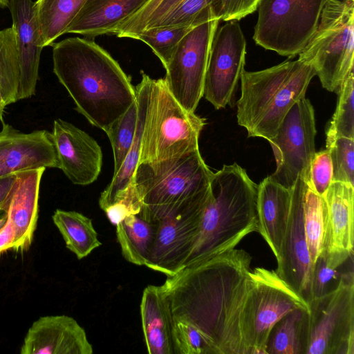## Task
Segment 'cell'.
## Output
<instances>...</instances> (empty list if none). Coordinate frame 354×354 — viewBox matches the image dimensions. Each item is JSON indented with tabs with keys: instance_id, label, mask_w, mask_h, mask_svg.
Here are the masks:
<instances>
[{
	"instance_id": "6da1fadb",
	"label": "cell",
	"mask_w": 354,
	"mask_h": 354,
	"mask_svg": "<svg viewBox=\"0 0 354 354\" xmlns=\"http://www.w3.org/2000/svg\"><path fill=\"white\" fill-rule=\"evenodd\" d=\"M251 260L234 248L187 265L160 286L173 324L197 330L209 354H242L239 319Z\"/></svg>"
},
{
	"instance_id": "7a4b0ae2",
	"label": "cell",
	"mask_w": 354,
	"mask_h": 354,
	"mask_svg": "<svg viewBox=\"0 0 354 354\" xmlns=\"http://www.w3.org/2000/svg\"><path fill=\"white\" fill-rule=\"evenodd\" d=\"M51 46L53 72L75 109L106 132L136 100L131 78L93 40L70 37Z\"/></svg>"
},
{
	"instance_id": "3957f363",
	"label": "cell",
	"mask_w": 354,
	"mask_h": 354,
	"mask_svg": "<svg viewBox=\"0 0 354 354\" xmlns=\"http://www.w3.org/2000/svg\"><path fill=\"white\" fill-rule=\"evenodd\" d=\"M211 195L203 212L195 245L185 265L234 249L259 230L258 185L236 163L213 173Z\"/></svg>"
},
{
	"instance_id": "277c9868",
	"label": "cell",
	"mask_w": 354,
	"mask_h": 354,
	"mask_svg": "<svg viewBox=\"0 0 354 354\" xmlns=\"http://www.w3.org/2000/svg\"><path fill=\"white\" fill-rule=\"evenodd\" d=\"M212 175L199 149L164 160L139 162L132 179L142 201L138 215L156 223L192 209L209 197Z\"/></svg>"
},
{
	"instance_id": "5b68a950",
	"label": "cell",
	"mask_w": 354,
	"mask_h": 354,
	"mask_svg": "<svg viewBox=\"0 0 354 354\" xmlns=\"http://www.w3.org/2000/svg\"><path fill=\"white\" fill-rule=\"evenodd\" d=\"M315 75L314 68L299 59L258 71L244 70L237 101L238 124L248 137L272 138L290 108L305 97Z\"/></svg>"
},
{
	"instance_id": "8992f818",
	"label": "cell",
	"mask_w": 354,
	"mask_h": 354,
	"mask_svg": "<svg viewBox=\"0 0 354 354\" xmlns=\"http://www.w3.org/2000/svg\"><path fill=\"white\" fill-rule=\"evenodd\" d=\"M205 125L204 118L178 102L164 78L151 79L139 162L164 160L199 149Z\"/></svg>"
},
{
	"instance_id": "52a82bcc",
	"label": "cell",
	"mask_w": 354,
	"mask_h": 354,
	"mask_svg": "<svg viewBox=\"0 0 354 354\" xmlns=\"http://www.w3.org/2000/svg\"><path fill=\"white\" fill-rule=\"evenodd\" d=\"M354 0H327L299 60L310 65L325 89L338 93L353 72Z\"/></svg>"
},
{
	"instance_id": "ba28073f",
	"label": "cell",
	"mask_w": 354,
	"mask_h": 354,
	"mask_svg": "<svg viewBox=\"0 0 354 354\" xmlns=\"http://www.w3.org/2000/svg\"><path fill=\"white\" fill-rule=\"evenodd\" d=\"M297 308L310 311L308 304L274 270H250L239 319L242 354H266L272 327Z\"/></svg>"
},
{
	"instance_id": "9c48e42d",
	"label": "cell",
	"mask_w": 354,
	"mask_h": 354,
	"mask_svg": "<svg viewBox=\"0 0 354 354\" xmlns=\"http://www.w3.org/2000/svg\"><path fill=\"white\" fill-rule=\"evenodd\" d=\"M327 0H262L253 39L266 50L290 58L314 33Z\"/></svg>"
},
{
	"instance_id": "30bf717a",
	"label": "cell",
	"mask_w": 354,
	"mask_h": 354,
	"mask_svg": "<svg viewBox=\"0 0 354 354\" xmlns=\"http://www.w3.org/2000/svg\"><path fill=\"white\" fill-rule=\"evenodd\" d=\"M306 354H354V275L348 270L338 285L309 303Z\"/></svg>"
},
{
	"instance_id": "8fae6325",
	"label": "cell",
	"mask_w": 354,
	"mask_h": 354,
	"mask_svg": "<svg viewBox=\"0 0 354 354\" xmlns=\"http://www.w3.org/2000/svg\"><path fill=\"white\" fill-rule=\"evenodd\" d=\"M316 133L313 106L304 97L290 108L276 135L268 140L277 165L270 178L288 189H291L299 177L308 183Z\"/></svg>"
},
{
	"instance_id": "7c38bea8",
	"label": "cell",
	"mask_w": 354,
	"mask_h": 354,
	"mask_svg": "<svg viewBox=\"0 0 354 354\" xmlns=\"http://www.w3.org/2000/svg\"><path fill=\"white\" fill-rule=\"evenodd\" d=\"M219 21L215 18L194 26L180 41L165 68L167 86L189 113L195 112L203 97L210 48Z\"/></svg>"
},
{
	"instance_id": "4fadbf2b",
	"label": "cell",
	"mask_w": 354,
	"mask_h": 354,
	"mask_svg": "<svg viewBox=\"0 0 354 354\" xmlns=\"http://www.w3.org/2000/svg\"><path fill=\"white\" fill-rule=\"evenodd\" d=\"M246 40L237 21L217 28L210 48L203 96L216 109L230 104L244 71Z\"/></svg>"
},
{
	"instance_id": "5bb4252c",
	"label": "cell",
	"mask_w": 354,
	"mask_h": 354,
	"mask_svg": "<svg viewBox=\"0 0 354 354\" xmlns=\"http://www.w3.org/2000/svg\"><path fill=\"white\" fill-rule=\"evenodd\" d=\"M308 183L301 177L291 188L289 220L279 257L277 274L309 305L313 299V266L308 250L304 221V199Z\"/></svg>"
},
{
	"instance_id": "9a60e30c",
	"label": "cell",
	"mask_w": 354,
	"mask_h": 354,
	"mask_svg": "<svg viewBox=\"0 0 354 354\" xmlns=\"http://www.w3.org/2000/svg\"><path fill=\"white\" fill-rule=\"evenodd\" d=\"M209 198L183 214L153 223L155 234L145 266L167 277L174 276L185 266Z\"/></svg>"
},
{
	"instance_id": "2e32d148",
	"label": "cell",
	"mask_w": 354,
	"mask_h": 354,
	"mask_svg": "<svg viewBox=\"0 0 354 354\" xmlns=\"http://www.w3.org/2000/svg\"><path fill=\"white\" fill-rule=\"evenodd\" d=\"M51 137L59 167L75 185H88L98 178L102 152L97 141L73 124L56 119Z\"/></svg>"
},
{
	"instance_id": "e0dca14e",
	"label": "cell",
	"mask_w": 354,
	"mask_h": 354,
	"mask_svg": "<svg viewBox=\"0 0 354 354\" xmlns=\"http://www.w3.org/2000/svg\"><path fill=\"white\" fill-rule=\"evenodd\" d=\"M47 167H59L51 133L46 130L21 133L3 120L0 131V177Z\"/></svg>"
},
{
	"instance_id": "ac0fdd59",
	"label": "cell",
	"mask_w": 354,
	"mask_h": 354,
	"mask_svg": "<svg viewBox=\"0 0 354 354\" xmlns=\"http://www.w3.org/2000/svg\"><path fill=\"white\" fill-rule=\"evenodd\" d=\"M86 331L67 315L40 317L28 328L21 354H92Z\"/></svg>"
},
{
	"instance_id": "d6986e66",
	"label": "cell",
	"mask_w": 354,
	"mask_h": 354,
	"mask_svg": "<svg viewBox=\"0 0 354 354\" xmlns=\"http://www.w3.org/2000/svg\"><path fill=\"white\" fill-rule=\"evenodd\" d=\"M8 8L12 19L19 62L17 100L35 94L39 78L41 45L35 2L10 0Z\"/></svg>"
},
{
	"instance_id": "ffe728a7",
	"label": "cell",
	"mask_w": 354,
	"mask_h": 354,
	"mask_svg": "<svg viewBox=\"0 0 354 354\" xmlns=\"http://www.w3.org/2000/svg\"><path fill=\"white\" fill-rule=\"evenodd\" d=\"M45 168L16 173L17 178L1 207L12 223L15 241L12 250H27L31 245L39 214L40 182Z\"/></svg>"
},
{
	"instance_id": "44dd1931",
	"label": "cell",
	"mask_w": 354,
	"mask_h": 354,
	"mask_svg": "<svg viewBox=\"0 0 354 354\" xmlns=\"http://www.w3.org/2000/svg\"><path fill=\"white\" fill-rule=\"evenodd\" d=\"M354 185L333 181L322 196L325 227L322 252L353 254Z\"/></svg>"
},
{
	"instance_id": "7402d4cb",
	"label": "cell",
	"mask_w": 354,
	"mask_h": 354,
	"mask_svg": "<svg viewBox=\"0 0 354 354\" xmlns=\"http://www.w3.org/2000/svg\"><path fill=\"white\" fill-rule=\"evenodd\" d=\"M292 192L270 176L258 185V232L274 253L279 257L286 234L291 207Z\"/></svg>"
},
{
	"instance_id": "603a6c76",
	"label": "cell",
	"mask_w": 354,
	"mask_h": 354,
	"mask_svg": "<svg viewBox=\"0 0 354 354\" xmlns=\"http://www.w3.org/2000/svg\"><path fill=\"white\" fill-rule=\"evenodd\" d=\"M148 0H87L66 30L93 38L113 35L124 21L140 10Z\"/></svg>"
},
{
	"instance_id": "cb8c5ba5",
	"label": "cell",
	"mask_w": 354,
	"mask_h": 354,
	"mask_svg": "<svg viewBox=\"0 0 354 354\" xmlns=\"http://www.w3.org/2000/svg\"><path fill=\"white\" fill-rule=\"evenodd\" d=\"M140 316L149 354H174L173 322L160 286L149 285L142 292Z\"/></svg>"
},
{
	"instance_id": "d4e9b609",
	"label": "cell",
	"mask_w": 354,
	"mask_h": 354,
	"mask_svg": "<svg viewBox=\"0 0 354 354\" xmlns=\"http://www.w3.org/2000/svg\"><path fill=\"white\" fill-rule=\"evenodd\" d=\"M151 79L142 71V80L135 87L138 105V121L132 145L118 172L101 193L99 205L104 210L132 183L133 176L139 162L142 136L148 104Z\"/></svg>"
},
{
	"instance_id": "484cf974",
	"label": "cell",
	"mask_w": 354,
	"mask_h": 354,
	"mask_svg": "<svg viewBox=\"0 0 354 354\" xmlns=\"http://www.w3.org/2000/svg\"><path fill=\"white\" fill-rule=\"evenodd\" d=\"M309 311L295 309L272 327L266 354H306L308 342Z\"/></svg>"
},
{
	"instance_id": "4316f807",
	"label": "cell",
	"mask_w": 354,
	"mask_h": 354,
	"mask_svg": "<svg viewBox=\"0 0 354 354\" xmlns=\"http://www.w3.org/2000/svg\"><path fill=\"white\" fill-rule=\"evenodd\" d=\"M52 219L62 234L66 247L78 259L87 257L102 245L92 220L84 214L57 209Z\"/></svg>"
},
{
	"instance_id": "83f0119b",
	"label": "cell",
	"mask_w": 354,
	"mask_h": 354,
	"mask_svg": "<svg viewBox=\"0 0 354 354\" xmlns=\"http://www.w3.org/2000/svg\"><path fill=\"white\" fill-rule=\"evenodd\" d=\"M87 0H37L35 2L41 46H51L66 30Z\"/></svg>"
},
{
	"instance_id": "f1b7e54d",
	"label": "cell",
	"mask_w": 354,
	"mask_h": 354,
	"mask_svg": "<svg viewBox=\"0 0 354 354\" xmlns=\"http://www.w3.org/2000/svg\"><path fill=\"white\" fill-rule=\"evenodd\" d=\"M116 236L123 257L137 266H145L153 240L156 223L138 215H130L116 225Z\"/></svg>"
},
{
	"instance_id": "f546056e",
	"label": "cell",
	"mask_w": 354,
	"mask_h": 354,
	"mask_svg": "<svg viewBox=\"0 0 354 354\" xmlns=\"http://www.w3.org/2000/svg\"><path fill=\"white\" fill-rule=\"evenodd\" d=\"M19 62L14 27L0 30V91L7 105L16 102Z\"/></svg>"
},
{
	"instance_id": "4dcf8cb0",
	"label": "cell",
	"mask_w": 354,
	"mask_h": 354,
	"mask_svg": "<svg viewBox=\"0 0 354 354\" xmlns=\"http://www.w3.org/2000/svg\"><path fill=\"white\" fill-rule=\"evenodd\" d=\"M221 0H183L155 27H193L212 19L221 20Z\"/></svg>"
},
{
	"instance_id": "1f68e13d",
	"label": "cell",
	"mask_w": 354,
	"mask_h": 354,
	"mask_svg": "<svg viewBox=\"0 0 354 354\" xmlns=\"http://www.w3.org/2000/svg\"><path fill=\"white\" fill-rule=\"evenodd\" d=\"M304 230L313 266L322 252L325 227V202L308 185L304 199Z\"/></svg>"
},
{
	"instance_id": "d6a6232c",
	"label": "cell",
	"mask_w": 354,
	"mask_h": 354,
	"mask_svg": "<svg viewBox=\"0 0 354 354\" xmlns=\"http://www.w3.org/2000/svg\"><path fill=\"white\" fill-rule=\"evenodd\" d=\"M336 110L326 132V140L337 137L354 139V73L340 86Z\"/></svg>"
},
{
	"instance_id": "836d02e7",
	"label": "cell",
	"mask_w": 354,
	"mask_h": 354,
	"mask_svg": "<svg viewBox=\"0 0 354 354\" xmlns=\"http://www.w3.org/2000/svg\"><path fill=\"white\" fill-rule=\"evenodd\" d=\"M138 121V105L136 102L105 132L110 140L114 159L113 175L124 160L133 142Z\"/></svg>"
},
{
	"instance_id": "e575fe53",
	"label": "cell",
	"mask_w": 354,
	"mask_h": 354,
	"mask_svg": "<svg viewBox=\"0 0 354 354\" xmlns=\"http://www.w3.org/2000/svg\"><path fill=\"white\" fill-rule=\"evenodd\" d=\"M193 27H155L138 33L133 39L148 45L165 68L180 41Z\"/></svg>"
},
{
	"instance_id": "d590c367",
	"label": "cell",
	"mask_w": 354,
	"mask_h": 354,
	"mask_svg": "<svg viewBox=\"0 0 354 354\" xmlns=\"http://www.w3.org/2000/svg\"><path fill=\"white\" fill-rule=\"evenodd\" d=\"M326 141L333 164V181L354 185V139L337 137Z\"/></svg>"
},
{
	"instance_id": "8d00e7d4",
	"label": "cell",
	"mask_w": 354,
	"mask_h": 354,
	"mask_svg": "<svg viewBox=\"0 0 354 354\" xmlns=\"http://www.w3.org/2000/svg\"><path fill=\"white\" fill-rule=\"evenodd\" d=\"M343 264L344 263L338 258L321 252L313 264L311 281L313 299L322 296L338 285L346 273L339 270Z\"/></svg>"
},
{
	"instance_id": "74e56055",
	"label": "cell",
	"mask_w": 354,
	"mask_h": 354,
	"mask_svg": "<svg viewBox=\"0 0 354 354\" xmlns=\"http://www.w3.org/2000/svg\"><path fill=\"white\" fill-rule=\"evenodd\" d=\"M142 207V201L132 183L103 211L109 222L116 225L127 216L138 215Z\"/></svg>"
},
{
	"instance_id": "f35d334b",
	"label": "cell",
	"mask_w": 354,
	"mask_h": 354,
	"mask_svg": "<svg viewBox=\"0 0 354 354\" xmlns=\"http://www.w3.org/2000/svg\"><path fill=\"white\" fill-rule=\"evenodd\" d=\"M333 182V164L328 149L315 152L310 166L308 187L323 196Z\"/></svg>"
},
{
	"instance_id": "ab89813d",
	"label": "cell",
	"mask_w": 354,
	"mask_h": 354,
	"mask_svg": "<svg viewBox=\"0 0 354 354\" xmlns=\"http://www.w3.org/2000/svg\"><path fill=\"white\" fill-rule=\"evenodd\" d=\"M262 0H221V20L239 21L257 10Z\"/></svg>"
},
{
	"instance_id": "60d3db41",
	"label": "cell",
	"mask_w": 354,
	"mask_h": 354,
	"mask_svg": "<svg viewBox=\"0 0 354 354\" xmlns=\"http://www.w3.org/2000/svg\"><path fill=\"white\" fill-rule=\"evenodd\" d=\"M15 241L14 230L10 220L0 230V253L13 248Z\"/></svg>"
},
{
	"instance_id": "b9f144b4",
	"label": "cell",
	"mask_w": 354,
	"mask_h": 354,
	"mask_svg": "<svg viewBox=\"0 0 354 354\" xmlns=\"http://www.w3.org/2000/svg\"><path fill=\"white\" fill-rule=\"evenodd\" d=\"M16 178V174L0 177V212H1V207L10 194Z\"/></svg>"
},
{
	"instance_id": "7bdbcfd3",
	"label": "cell",
	"mask_w": 354,
	"mask_h": 354,
	"mask_svg": "<svg viewBox=\"0 0 354 354\" xmlns=\"http://www.w3.org/2000/svg\"><path fill=\"white\" fill-rule=\"evenodd\" d=\"M6 106H7V104H6V103L4 100V98L2 95V93L0 91V120L1 122L3 121V115L4 109Z\"/></svg>"
},
{
	"instance_id": "ee69618b",
	"label": "cell",
	"mask_w": 354,
	"mask_h": 354,
	"mask_svg": "<svg viewBox=\"0 0 354 354\" xmlns=\"http://www.w3.org/2000/svg\"><path fill=\"white\" fill-rule=\"evenodd\" d=\"M8 219L7 214L6 213L3 214L2 216L0 217V230L4 227Z\"/></svg>"
},
{
	"instance_id": "f6af8a7d",
	"label": "cell",
	"mask_w": 354,
	"mask_h": 354,
	"mask_svg": "<svg viewBox=\"0 0 354 354\" xmlns=\"http://www.w3.org/2000/svg\"><path fill=\"white\" fill-rule=\"evenodd\" d=\"M10 0H0V8H8Z\"/></svg>"
}]
</instances>
